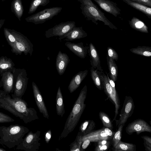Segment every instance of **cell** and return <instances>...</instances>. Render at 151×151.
I'll list each match as a JSON object with an SVG mask.
<instances>
[{
	"instance_id": "6da1fadb",
	"label": "cell",
	"mask_w": 151,
	"mask_h": 151,
	"mask_svg": "<svg viewBox=\"0 0 151 151\" xmlns=\"http://www.w3.org/2000/svg\"><path fill=\"white\" fill-rule=\"evenodd\" d=\"M0 108L19 117L26 124L39 119L37 112L29 107L26 102L22 99L11 97L9 93L0 90Z\"/></svg>"
},
{
	"instance_id": "7a4b0ae2",
	"label": "cell",
	"mask_w": 151,
	"mask_h": 151,
	"mask_svg": "<svg viewBox=\"0 0 151 151\" xmlns=\"http://www.w3.org/2000/svg\"><path fill=\"white\" fill-rule=\"evenodd\" d=\"M87 91V86L85 85L81 91L66 119L63 129L59 138V140L67 137L77 126L86 106L85 101Z\"/></svg>"
},
{
	"instance_id": "3957f363",
	"label": "cell",
	"mask_w": 151,
	"mask_h": 151,
	"mask_svg": "<svg viewBox=\"0 0 151 151\" xmlns=\"http://www.w3.org/2000/svg\"><path fill=\"white\" fill-rule=\"evenodd\" d=\"M29 132L27 127L18 124L0 126V144L9 149L13 148L21 142Z\"/></svg>"
},
{
	"instance_id": "277c9868",
	"label": "cell",
	"mask_w": 151,
	"mask_h": 151,
	"mask_svg": "<svg viewBox=\"0 0 151 151\" xmlns=\"http://www.w3.org/2000/svg\"><path fill=\"white\" fill-rule=\"evenodd\" d=\"M80 3V9L84 17L88 21H91L97 25L98 21L102 22L104 25L112 29L117 28L110 22L92 0H78Z\"/></svg>"
},
{
	"instance_id": "5b68a950",
	"label": "cell",
	"mask_w": 151,
	"mask_h": 151,
	"mask_svg": "<svg viewBox=\"0 0 151 151\" xmlns=\"http://www.w3.org/2000/svg\"><path fill=\"white\" fill-rule=\"evenodd\" d=\"M9 29L16 40L15 43L11 47L12 51L16 55H20L23 52L26 55L29 53L31 56L33 51V45L30 40L20 32Z\"/></svg>"
},
{
	"instance_id": "8992f818",
	"label": "cell",
	"mask_w": 151,
	"mask_h": 151,
	"mask_svg": "<svg viewBox=\"0 0 151 151\" xmlns=\"http://www.w3.org/2000/svg\"><path fill=\"white\" fill-rule=\"evenodd\" d=\"M62 9V7H55L45 9L25 18L27 22L35 24H42L57 15Z\"/></svg>"
},
{
	"instance_id": "52a82bcc",
	"label": "cell",
	"mask_w": 151,
	"mask_h": 151,
	"mask_svg": "<svg viewBox=\"0 0 151 151\" xmlns=\"http://www.w3.org/2000/svg\"><path fill=\"white\" fill-rule=\"evenodd\" d=\"M40 131L39 130L35 133L32 131L28 132L21 142L17 146L16 150L25 151H37L40 146L39 141Z\"/></svg>"
},
{
	"instance_id": "ba28073f",
	"label": "cell",
	"mask_w": 151,
	"mask_h": 151,
	"mask_svg": "<svg viewBox=\"0 0 151 151\" xmlns=\"http://www.w3.org/2000/svg\"><path fill=\"white\" fill-rule=\"evenodd\" d=\"M100 76L101 79L103 89L110 100L115 106V114L113 120H116L119 114V110L120 106V103L118 93L117 91H114L110 85L107 76L103 72H101Z\"/></svg>"
},
{
	"instance_id": "9c48e42d",
	"label": "cell",
	"mask_w": 151,
	"mask_h": 151,
	"mask_svg": "<svg viewBox=\"0 0 151 151\" xmlns=\"http://www.w3.org/2000/svg\"><path fill=\"white\" fill-rule=\"evenodd\" d=\"M134 107L132 98L130 96H126L119 114V119L115 120L116 126L118 127L121 124L124 125L128 119L132 114Z\"/></svg>"
},
{
	"instance_id": "30bf717a",
	"label": "cell",
	"mask_w": 151,
	"mask_h": 151,
	"mask_svg": "<svg viewBox=\"0 0 151 151\" xmlns=\"http://www.w3.org/2000/svg\"><path fill=\"white\" fill-rule=\"evenodd\" d=\"M115 132L106 127L102 128L82 136V142L88 139L91 142H96L103 140H110L112 139Z\"/></svg>"
},
{
	"instance_id": "8fae6325",
	"label": "cell",
	"mask_w": 151,
	"mask_h": 151,
	"mask_svg": "<svg viewBox=\"0 0 151 151\" xmlns=\"http://www.w3.org/2000/svg\"><path fill=\"white\" fill-rule=\"evenodd\" d=\"M75 26L76 23L74 21L61 22L46 31L45 37L49 38L54 36H63Z\"/></svg>"
},
{
	"instance_id": "7c38bea8",
	"label": "cell",
	"mask_w": 151,
	"mask_h": 151,
	"mask_svg": "<svg viewBox=\"0 0 151 151\" xmlns=\"http://www.w3.org/2000/svg\"><path fill=\"white\" fill-rule=\"evenodd\" d=\"M28 79L26 70L21 69L17 78L14 93L12 94V97L22 99L27 88Z\"/></svg>"
},
{
	"instance_id": "4fadbf2b",
	"label": "cell",
	"mask_w": 151,
	"mask_h": 151,
	"mask_svg": "<svg viewBox=\"0 0 151 151\" xmlns=\"http://www.w3.org/2000/svg\"><path fill=\"white\" fill-rule=\"evenodd\" d=\"M125 131L129 135L134 132L139 135L144 132L151 133V127L145 120L139 119L129 124L125 128Z\"/></svg>"
},
{
	"instance_id": "5bb4252c",
	"label": "cell",
	"mask_w": 151,
	"mask_h": 151,
	"mask_svg": "<svg viewBox=\"0 0 151 151\" xmlns=\"http://www.w3.org/2000/svg\"><path fill=\"white\" fill-rule=\"evenodd\" d=\"M32 86L35 100L39 111L42 114L44 117L48 119L49 118L48 113L38 86L34 82L32 83Z\"/></svg>"
},
{
	"instance_id": "9a60e30c",
	"label": "cell",
	"mask_w": 151,
	"mask_h": 151,
	"mask_svg": "<svg viewBox=\"0 0 151 151\" xmlns=\"http://www.w3.org/2000/svg\"><path fill=\"white\" fill-rule=\"evenodd\" d=\"M103 10L116 17L121 14V9L117 4L110 0H93Z\"/></svg>"
},
{
	"instance_id": "2e32d148",
	"label": "cell",
	"mask_w": 151,
	"mask_h": 151,
	"mask_svg": "<svg viewBox=\"0 0 151 151\" xmlns=\"http://www.w3.org/2000/svg\"><path fill=\"white\" fill-rule=\"evenodd\" d=\"M87 35L86 32L83 29L82 27L75 26L64 35L59 36V39L61 41L62 39L65 38V40L71 41L86 37Z\"/></svg>"
},
{
	"instance_id": "e0dca14e",
	"label": "cell",
	"mask_w": 151,
	"mask_h": 151,
	"mask_svg": "<svg viewBox=\"0 0 151 151\" xmlns=\"http://www.w3.org/2000/svg\"><path fill=\"white\" fill-rule=\"evenodd\" d=\"M65 45L76 55L81 58H84L88 53V47L84 46L82 42L78 43L67 41Z\"/></svg>"
},
{
	"instance_id": "ac0fdd59",
	"label": "cell",
	"mask_w": 151,
	"mask_h": 151,
	"mask_svg": "<svg viewBox=\"0 0 151 151\" xmlns=\"http://www.w3.org/2000/svg\"><path fill=\"white\" fill-rule=\"evenodd\" d=\"M70 62V60L68 55L59 51L57 56L55 65L60 75H62L64 73Z\"/></svg>"
},
{
	"instance_id": "d6986e66",
	"label": "cell",
	"mask_w": 151,
	"mask_h": 151,
	"mask_svg": "<svg viewBox=\"0 0 151 151\" xmlns=\"http://www.w3.org/2000/svg\"><path fill=\"white\" fill-rule=\"evenodd\" d=\"M88 52L90 58V62L92 67L96 70L103 72L99 54L95 46L91 42L89 45Z\"/></svg>"
},
{
	"instance_id": "ffe728a7",
	"label": "cell",
	"mask_w": 151,
	"mask_h": 151,
	"mask_svg": "<svg viewBox=\"0 0 151 151\" xmlns=\"http://www.w3.org/2000/svg\"><path fill=\"white\" fill-rule=\"evenodd\" d=\"M13 74L10 71L3 72L0 86L3 91L9 93L13 92L14 78Z\"/></svg>"
},
{
	"instance_id": "44dd1931",
	"label": "cell",
	"mask_w": 151,
	"mask_h": 151,
	"mask_svg": "<svg viewBox=\"0 0 151 151\" xmlns=\"http://www.w3.org/2000/svg\"><path fill=\"white\" fill-rule=\"evenodd\" d=\"M87 70L81 71L76 74L72 78L68 87L69 92L71 93L76 90L87 75Z\"/></svg>"
},
{
	"instance_id": "7402d4cb",
	"label": "cell",
	"mask_w": 151,
	"mask_h": 151,
	"mask_svg": "<svg viewBox=\"0 0 151 151\" xmlns=\"http://www.w3.org/2000/svg\"><path fill=\"white\" fill-rule=\"evenodd\" d=\"M129 23L130 27L137 31L145 33H148V27L142 21L135 17H133Z\"/></svg>"
},
{
	"instance_id": "603a6c76",
	"label": "cell",
	"mask_w": 151,
	"mask_h": 151,
	"mask_svg": "<svg viewBox=\"0 0 151 151\" xmlns=\"http://www.w3.org/2000/svg\"><path fill=\"white\" fill-rule=\"evenodd\" d=\"M128 5L145 14L148 18L151 19V7L131 1L130 0H121Z\"/></svg>"
},
{
	"instance_id": "cb8c5ba5",
	"label": "cell",
	"mask_w": 151,
	"mask_h": 151,
	"mask_svg": "<svg viewBox=\"0 0 151 151\" xmlns=\"http://www.w3.org/2000/svg\"><path fill=\"white\" fill-rule=\"evenodd\" d=\"M55 104L57 115L62 117L65 111L63 96L60 86L59 87L57 92Z\"/></svg>"
},
{
	"instance_id": "d4e9b609",
	"label": "cell",
	"mask_w": 151,
	"mask_h": 151,
	"mask_svg": "<svg viewBox=\"0 0 151 151\" xmlns=\"http://www.w3.org/2000/svg\"><path fill=\"white\" fill-rule=\"evenodd\" d=\"M11 10L19 20L20 21L24 11L22 0H13L11 4Z\"/></svg>"
},
{
	"instance_id": "484cf974",
	"label": "cell",
	"mask_w": 151,
	"mask_h": 151,
	"mask_svg": "<svg viewBox=\"0 0 151 151\" xmlns=\"http://www.w3.org/2000/svg\"><path fill=\"white\" fill-rule=\"evenodd\" d=\"M95 127L96 124L93 121L86 120L81 124L78 132L83 136L93 131Z\"/></svg>"
},
{
	"instance_id": "4316f807",
	"label": "cell",
	"mask_w": 151,
	"mask_h": 151,
	"mask_svg": "<svg viewBox=\"0 0 151 151\" xmlns=\"http://www.w3.org/2000/svg\"><path fill=\"white\" fill-rule=\"evenodd\" d=\"M106 58L109 72V76L110 78L115 82L117 79L118 67L114 60L109 58L107 56Z\"/></svg>"
},
{
	"instance_id": "83f0119b",
	"label": "cell",
	"mask_w": 151,
	"mask_h": 151,
	"mask_svg": "<svg viewBox=\"0 0 151 151\" xmlns=\"http://www.w3.org/2000/svg\"><path fill=\"white\" fill-rule=\"evenodd\" d=\"M14 64L12 60L6 57L0 58V74L3 72L12 70Z\"/></svg>"
},
{
	"instance_id": "f1b7e54d",
	"label": "cell",
	"mask_w": 151,
	"mask_h": 151,
	"mask_svg": "<svg viewBox=\"0 0 151 151\" xmlns=\"http://www.w3.org/2000/svg\"><path fill=\"white\" fill-rule=\"evenodd\" d=\"M112 149L114 151H136V146L135 144L124 142L120 140Z\"/></svg>"
},
{
	"instance_id": "f546056e",
	"label": "cell",
	"mask_w": 151,
	"mask_h": 151,
	"mask_svg": "<svg viewBox=\"0 0 151 151\" xmlns=\"http://www.w3.org/2000/svg\"><path fill=\"white\" fill-rule=\"evenodd\" d=\"M91 76L96 87L99 90L103 89L102 83L100 76L101 72L96 70L93 67L90 68Z\"/></svg>"
},
{
	"instance_id": "4dcf8cb0",
	"label": "cell",
	"mask_w": 151,
	"mask_h": 151,
	"mask_svg": "<svg viewBox=\"0 0 151 151\" xmlns=\"http://www.w3.org/2000/svg\"><path fill=\"white\" fill-rule=\"evenodd\" d=\"M132 53L138 55L145 57L151 56V47L146 46H138L137 47L130 49Z\"/></svg>"
},
{
	"instance_id": "1f68e13d",
	"label": "cell",
	"mask_w": 151,
	"mask_h": 151,
	"mask_svg": "<svg viewBox=\"0 0 151 151\" xmlns=\"http://www.w3.org/2000/svg\"><path fill=\"white\" fill-rule=\"evenodd\" d=\"M50 0H32L29 8L28 14L34 12L39 6H45L50 2Z\"/></svg>"
},
{
	"instance_id": "d6a6232c",
	"label": "cell",
	"mask_w": 151,
	"mask_h": 151,
	"mask_svg": "<svg viewBox=\"0 0 151 151\" xmlns=\"http://www.w3.org/2000/svg\"><path fill=\"white\" fill-rule=\"evenodd\" d=\"M99 116L103 124V127L107 128L113 130V126L112 121L109 116L103 111H100Z\"/></svg>"
},
{
	"instance_id": "836d02e7",
	"label": "cell",
	"mask_w": 151,
	"mask_h": 151,
	"mask_svg": "<svg viewBox=\"0 0 151 151\" xmlns=\"http://www.w3.org/2000/svg\"><path fill=\"white\" fill-rule=\"evenodd\" d=\"M82 136L78 132L74 141L70 145V151H80L83 142Z\"/></svg>"
},
{
	"instance_id": "e575fe53",
	"label": "cell",
	"mask_w": 151,
	"mask_h": 151,
	"mask_svg": "<svg viewBox=\"0 0 151 151\" xmlns=\"http://www.w3.org/2000/svg\"><path fill=\"white\" fill-rule=\"evenodd\" d=\"M97 145L95 148V151H105L108 150L110 146L109 140L103 139L98 141Z\"/></svg>"
},
{
	"instance_id": "d590c367",
	"label": "cell",
	"mask_w": 151,
	"mask_h": 151,
	"mask_svg": "<svg viewBox=\"0 0 151 151\" xmlns=\"http://www.w3.org/2000/svg\"><path fill=\"white\" fill-rule=\"evenodd\" d=\"M124 125L121 124L118 127L117 131L115 132L112 139L113 147H115L117 143L121 140L123 129Z\"/></svg>"
},
{
	"instance_id": "8d00e7d4",
	"label": "cell",
	"mask_w": 151,
	"mask_h": 151,
	"mask_svg": "<svg viewBox=\"0 0 151 151\" xmlns=\"http://www.w3.org/2000/svg\"><path fill=\"white\" fill-rule=\"evenodd\" d=\"M4 32L5 37L11 47L13 46L15 43L16 39L10 30L9 29L4 28Z\"/></svg>"
},
{
	"instance_id": "74e56055",
	"label": "cell",
	"mask_w": 151,
	"mask_h": 151,
	"mask_svg": "<svg viewBox=\"0 0 151 151\" xmlns=\"http://www.w3.org/2000/svg\"><path fill=\"white\" fill-rule=\"evenodd\" d=\"M107 56L109 58L116 61L119 58L117 52L113 48L110 47H108L107 48Z\"/></svg>"
},
{
	"instance_id": "f35d334b",
	"label": "cell",
	"mask_w": 151,
	"mask_h": 151,
	"mask_svg": "<svg viewBox=\"0 0 151 151\" xmlns=\"http://www.w3.org/2000/svg\"><path fill=\"white\" fill-rule=\"evenodd\" d=\"M15 121L14 119L9 115L0 112V123H9Z\"/></svg>"
},
{
	"instance_id": "ab89813d",
	"label": "cell",
	"mask_w": 151,
	"mask_h": 151,
	"mask_svg": "<svg viewBox=\"0 0 151 151\" xmlns=\"http://www.w3.org/2000/svg\"><path fill=\"white\" fill-rule=\"evenodd\" d=\"M144 5L151 7V0H130Z\"/></svg>"
},
{
	"instance_id": "60d3db41",
	"label": "cell",
	"mask_w": 151,
	"mask_h": 151,
	"mask_svg": "<svg viewBox=\"0 0 151 151\" xmlns=\"http://www.w3.org/2000/svg\"><path fill=\"white\" fill-rule=\"evenodd\" d=\"M90 142H91L88 139H86L84 140L81 144L80 151L84 150L89 145Z\"/></svg>"
},
{
	"instance_id": "b9f144b4",
	"label": "cell",
	"mask_w": 151,
	"mask_h": 151,
	"mask_svg": "<svg viewBox=\"0 0 151 151\" xmlns=\"http://www.w3.org/2000/svg\"><path fill=\"white\" fill-rule=\"evenodd\" d=\"M51 137V131L50 129L48 130L45 134V138L46 142L48 144L49 143Z\"/></svg>"
},
{
	"instance_id": "7bdbcfd3",
	"label": "cell",
	"mask_w": 151,
	"mask_h": 151,
	"mask_svg": "<svg viewBox=\"0 0 151 151\" xmlns=\"http://www.w3.org/2000/svg\"><path fill=\"white\" fill-rule=\"evenodd\" d=\"M144 145L145 147V150L147 151H151V144L145 140H144Z\"/></svg>"
},
{
	"instance_id": "ee69618b",
	"label": "cell",
	"mask_w": 151,
	"mask_h": 151,
	"mask_svg": "<svg viewBox=\"0 0 151 151\" xmlns=\"http://www.w3.org/2000/svg\"><path fill=\"white\" fill-rule=\"evenodd\" d=\"M141 138H142L144 140L151 144V138L150 137L147 136L145 135L141 136Z\"/></svg>"
},
{
	"instance_id": "f6af8a7d",
	"label": "cell",
	"mask_w": 151,
	"mask_h": 151,
	"mask_svg": "<svg viewBox=\"0 0 151 151\" xmlns=\"http://www.w3.org/2000/svg\"><path fill=\"white\" fill-rule=\"evenodd\" d=\"M5 21L4 19H0V29L2 27Z\"/></svg>"
},
{
	"instance_id": "bcb514c9",
	"label": "cell",
	"mask_w": 151,
	"mask_h": 151,
	"mask_svg": "<svg viewBox=\"0 0 151 151\" xmlns=\"http://www.w3.org/2000/svg\"><path fill=\"white\" fill-rule=\"evenodd\" d=\"M6 151V150L3 148H0V151Z\"/></svg>"
},
{
	"instance_id": "7dc6e473",
	"label": "cell",
	"mask_w": 151,
	"mask_h": 151,
	"mask_svg": "<svg viewBox=\"0 0 151 151\" xmlns=\"http://www.w3.org/2000/svg\"><path fill=\"white\" fill-rule=\"evenodd\" d=\"M5 0H1V1H5Z\"/></svg>"
},
{
	"instance_id": "c3c4849f",
	"label": "cell",
	"mask_w": 151,
	"mask_h": 151,
	"mask_svg": "<svg viewBox=\"0 0 151 151\" xmlns=\"http://www.w3.org/2000/svg\"></svg>"
},
{
	"instance_id": "681fc988",
	"label": "cell",
	"mask_w": 151,
	"mask_h": 151,
	"mask_svg": "<svg viewBox=\"0 0 151 151\" xmlns=\"http://www.w3.org/2000/svg\"></svg>"
},
{
	"instance_id": "f907efd6",
	"label": "cell",
	"mask_w": 151,
	"mask_h": 151,
	"mask_svg": "<svg viewBox=\"0 0 151 151\" xmlns=\"http://www.w3.org/2000/svg\"></svg>"
},
{
	"instance_id": "816d5d0a",
	"label": "cell",
	"mask_w": 151,
	"mask_h": 151,
	"mask_svg": "<svg viewBox=\"0 0 151 151\" xmlns=\"http://www.w3.org/2000/svg\"></svg>"
}]
</instances>
